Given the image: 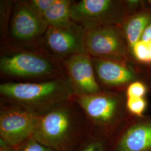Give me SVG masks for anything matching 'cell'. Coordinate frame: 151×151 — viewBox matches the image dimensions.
<instances>
[{
    "label": "cell",
    "mask_w": 151,
    "mask_h": 151,
    "mask_svg": "<svg viewBox=\"0 0 151 151\" xmlns=\"http://www.w3.org/2000/svg\"><path fill=\"white\" fill-rule=\"evenodd\" d=\"M90 137L85 115L72 100L40 114L33 136L54 151H76Z\"/></svg>",
    "instance_id": "cell-1"
},
{
    "label": "cell",
    "mask_w": 151,
    "mask_h": 151,
    "mask_svg": "<svg viewBox=\"0 0 151 151\" xmlns=\"http://www.w3.org/2000/svg\"><path fill=\"white\" fill-rule=\"evenodd\" d=\"M85 115L91 137L105 142L130 116L126 108L125 94L101 91L74 95L72 100Z\"/></svg>",
    "instance_id": "cell-2"
},
{
    "label": "cell",
    "mask_w": 151,
    "mask_h": 151,
    "mask_svg": "<svg viewBox=\"0 0 151 151\" xmlns=\"http://www.w3.org/2000/svg\"><path fill=\"white\" fill-rule=\"evenodd\" d=\"M0 93L4 101L39 114L71 100L75 95L70 79L38 83L6 82L1 84Z\"/></svg>",
    "instance_id": "cell-3"
},
{
    "label": "cell",
    "mask_w": 151,
    "mask_h": 151,
    "mask_svg": "<svg viewBox=\"0 0 151 151\" xmlns=\"http://www.w3.org/2000/svg\"><path fill=\"white\" fill-rule=\"evenodd\" d=\"M137 10L129 0H82L72 3L71 20L85 30L106 26H122Z\"/></svg>",
    "instance_id": "cell-4"
},
{
    "label": "cell",
    "mask_w": 151,
    "mask_h": 151,
    "mask_svg": "<svg viewBox=\"0 0 151 151\" xmlns=\"http://www.w3.org/2000/svg\"><path fill=\"white\" fill-rule=\"evenodd\" d=\"M84 48L85 54L94 58L135 61L122 26L106 25L85 30Z\"/></svg>",
    "instance_id": "cell-5"
},
{
    "label": "cell",
    "mask_w": 151,
    "mask_h": 151,
    "mask_svg": "<svg viewBox=\"0 0 151 151\" xmlns=\"http://www.w3.org/2000/svg\"><path fill=\"white\" fill-rule=\"evenodd\" d=\"M40 114L4 101L0 111V141L13 149L33 137Z\"/></svg>",
    "instance_id": "cell-6"
},
{
    "label": "cell",
    "mask_w": 151,
    "mask_h": 151,
    "mask_svg": "<svg viewBox=\"0 0 151 151\" xmlns=\"http://www.w3.org/2000/svg\"><path fill=\"white\" fill-rule=\"evenodd\" d=\"M104 151H151V117L130 115L105 142Z\"/></svg>",
    "instance_id": "cell-7"
},
{
    "label": "cell",
    "mask_w": 151,
    "mask_h": 151,
    "mask_svg": "<svg viewBox=\"0 0 151 151\" xmlns=\"http://www.w3.org/2000/svg\"><path fill=\"white\" fill-rule=\"evenodd\" d=\"M92 62L99 80L107 86L128 87L135 81L145 82V76L151 75L145 73L133 60L93 58Z\"/></svg>",
    "instance_id": "cell-8"
},
{
    "label": "cell",
    "mask_w": 151,
    "mask_h": 151,
    "mask_svg": "<svg viewBox=\"0 0 151 151\" xmlns=\"http://www.w3.org/2000/svg\"><path fill=\"white\" fill-rule=\"evenodd\" d=\"M0 69L6 75L24 77L48 76L55 72V65L51 60L25 52L2 57Z\"/></svg>",
    "instance_id": "cell-9"
},
{
    "label": "cell",
    "mask_w": 151,
    "mask_h": 151,
    "mask_svg": "<svg viewBox=\"0 0 151 151\" xmlns=\"http://www.w3.org/2000/svg\"><path fill=\"white\" fill-rule=\"evenodd\" d=\"M85 29L71 21L60 27H49L45 42L49 48L60 55L85 53Z\"/></svg>",
    "instance_id": "cell-10"
},
{
    "label": "cell",
    "mask_w": 151,
    "mask_h": 151,
    "mask_svg": "<svg viewBox=\"0 0 151 151\" xmlns=\"http://www.w3.org/2000/svg\"><path fill=\"white\" fill-rule=\"evenodd\" d=\"M75 95H88L101 91L95 75L92 59L85 53L72 55L65 61Z\"/></svg>",
    "instance_id": "cell-11"
},
{
    "label": "cell",
    "mask_w": 151,
    "mask_h": 151,
    "mask_svg": "<svg viewBox=\"0 0 151 151\" xmlns=\"http://www.w3.org/2000/svg\"><path fill=\"white\" fill-rule=\"evenodd\" d=\"M48 27L42 16L27 4V1L17 3L11 22L12 37L21 41H29L46 32Z\"/></svg>",
    "instance_id": "cell-12"
},
{
    "label": "cell",
    "mask_w": 151,
    "mask_h": 151,
    "mask_svg": "<svg viewBox=\"0 0 151 151\" xmlns=\"http://www.w3.org/2000/svg\"><path fill=\"white\" fill-rule=\"evenodd\" d=\"M151 23V10L144 6L143 1V6L130 15L122 26L130 52L133 47L140 40L145 29Z\"/></svg>",
    "instance_id": "cell-13"
},
{
    "label": "cell",
    "mask_w": 151,
    "mask_h": 151,
    "mask_svg": "<svg viewBox=\"0 0 151 151\" xmlns=\"http://www.w3.org/2000/svg\"><path fill=\"white\" fill-rule=\"evenodd\" d=\"M73 2L69 0H55L43 16L49 27L63 26L71 22L70 9Z\"/></svg>",
    "instance_id": "cell-14"
},
{
    "label": "cell",
    "mask_w": 151,
    "mask_h": 151,
    "mask_svg": "<svg viewBox=\"0 0 151 151\" xmlns=\"http://www.w3.org/2000/svg\"><path fill=\"white\" fill-rule=\"evenodd\" d=\"M147 107L146 97L126 98V108L130 115L142 117Z\"/></svg>",
    "instance_id": "cell-15"
},
{
    "label": "cell",
    "mask_w": 151,
    "mask_h": 151,
    "mask_svg": "<svg viewBox=\"0 0 151 151\" xmlns=\"http://www.w3.org/2000/svg\"><path fill=\"white\" fill-rule=\"evenodd\" d=\"M131 54L133 59L140 65H151L147 43L138 42L132 49Z\"/></svg>",
    "instance_id": "cell-16"
},
{
    "label": "cell",
    "mask_w": 151,
    "mask_h": 151,
    "mask_svg": "<svg viewBox=\"0 0 151 151\" xmlns=\"http://www.w3.org/2000/svg\"><path fill=\"white\" fill-rule=\"evenodd\" d=\"M148 91V87L146 82L144 81H135L126 88V98H140L146 97Z\"/></svg>",
    "instance_id": "cell-17"
},
{
    "label": "cell",
    "mask_w": 151,
    "mask_h": 151,
    "mask_svg": "<svg viewBox=\"0 0 151 151\" xmlns=\"http://www.w3.org/2000/svg\"><path fill=\"white\" fill-rule=\"evenodd\" d=\"M11 151H54L50 148L44 145L32 137L24 141L15 148L11 149Z\"/></svg>",
    "instance_id": "cell-18"
},
{
    "label": "cell",
    "mask_w": 151,
    "mask_h": 151,
    "mask_svg": "<svg viewBox=\"0 0 151 151\" xmlns=\"http://www.w3.org/2000/svg\"><path fill=\"white\" fill-rule=\"evenodd\" d=\"M105 146V141L91 136L76 151H104Z\"/></svg>",
    "instance_id": "cell-19"
},
{
    "label": "cell",
    "mask_w": 151,
    "mask_h": 151,
    "mask_svg": "<svg viewBox=\"0 0 151 151\" xmlns=\"http://www.w3.org/2000/svg\"><path fill=\"white\" fill-rule=\"evenodd\" d=\"M55 0H31L27 1V4L34 11L41 16L54 4Z\"/></svg>",
    "instance_id": "cell-20"
},
{
    "label": "cell",
    "mask_w": 151,
    "mask_h": 151,
    "mask_svg": "<svg viewBox=\"0 0 151 151\" xmlns=\"http://www.w3.org/2000/svg\"><path fill=\"white\" fill-rule=\"evenodd\" d=\"M140 41L143 42L148 43L151 41V23L150 24L143 32Z\"/></svg>",
    "instance_id": "cell-21"
},
{
    "label": "cell",
    "mask_w": 151,
    "mask_h": 151,
    "mask_svg": "<svg viewBox=\"0 0 151 151\" xmlns=\"http://www.w3.org/2000/svg\"><path fill=\"white\" fill-rule=\"evenodd\" d=\"M11 149L2 141L0 142V151H11Z\"/></svg>",
    "instance_id": "cell-22"
},
{
    "label": "cell",
    "mask_w": 151,
    "mask_h": 151,
    "mask_svg": "<svg viewBox=\"0 0 151 151\" xmlns=\"http://www.w3.org/2000/svg\"><path fill=\"white\" fill-rule=\"evenodd\" d=\"M143 1V5L144 6L149 9L151 10V0H148V1Z\"/></svg>",
    "instance_id": "cell-23"
},
{
    "label": "cell",
    "mask_w": 151,
    "mask_h": 151,
    "mask_svg": "<svg viewBox=\"0 0 151 151\" xmlns=\"http://www.w3.org/2000/svg\"><path fill=\"white\" fill-rule=\"evenodd\" d=\"M148 45V50H149V57H150V62L151 65V41L150 42L147 43Z\"/></svg>",
    "instance_id": "cell-24"
}]
</instances>
